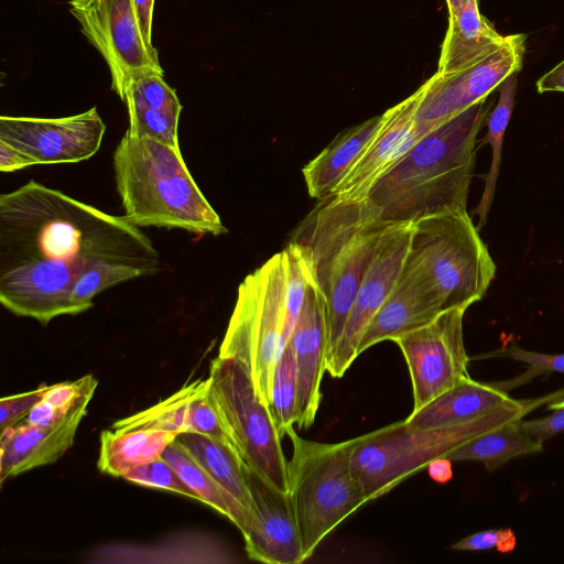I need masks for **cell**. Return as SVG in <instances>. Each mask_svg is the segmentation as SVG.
I'll return each mask as SVG.
<instances>
[{"label":"cell","mask_w":564,"mask_h":564,"mask_svg":"<svg viewBox=\"0 0 564 564\" xmlns=\"http://www.w3.org/2000/svg\"><path fill=\"white\" fill-rule=\"evenodd\" d=\"M269 409L283 438L296 421V371L292 349L285 345L274 369Z\"/></svg>","instance_id":"cell-30"},{"label":"cell","mask_w":564,"mask_h":564,"mask_svg":"<svg viewBox=\"0 0 564 564\" xmlns=\"http://www.w3.org/2000/svg\"><path fill=\"white\" fill-rule=\"evenodd\" d=\"M113 171L130 224L214 236L227 232L192 177L180 148L126 131L113 153Z\"/></svg>","instance_id":"cell-4"},{"label":"cell","mask_w":564,"mask_h":564,"mask_svg":"<svg viewBox=\"0 0 564 564\" xmlns=\"http://www.w3.org/2000/svg\"><path fill=\"white\" fill-rule=\"evenodd\" d=\"M176 434L160 430H105L100 434L98 469L113 477L161 457Z\"/></svg>","instance_id":"cell-24"},{"label":"cell","mask_w":564,"mask_h":564,"mask_svg":"<svg viewBox=\"0 0 564 564\" xmlns=\"http://www.w3.org/2000/svg\"><path fill=\"white\" fill-rule=\"evenodd\" d=\"M281 253L284 272L285 337L289 340L305 299L310 273L296 245L290 242Z\"/></svg>","instance_id":"cell-32"},{"label":"cell","mask_w":564,"mask_h":564,"mask_svg":"<svg viewBox=\"0 0 564 564\" xmlns=\"http://www.w3.org/2000/svg\"><path fill=\"white\" fill-rule=\"evenodd\" d=\"M105 131L96 107L61 118H0V140L31 155L36 164L85 161L99 150Z\"/></svg>","instance_id":"cell-14"},{"label":"cell","mask_w":564,"mask_h":564,"mask_svg":"<svg viewBox=\"0 0 564 564\" xmlns=\"http://www.w3.org/2000/svg\"><path fill=\"white\" fill-rule=\"evenodd\" d=\"M48 386L0 400V434L17 425L45 395Z\"/></svg>","instance_id":"cell-37"},{"label":"cell","mask_w":564,"mask_h":564,"mask_svg":"<svg viewBox=\"0 0 564 564\" xmlns=\"http://www.w3.org/2000/svg\"><path fill=\"white\" fill-rule=\"evenodd\" d=\"M122 478L139 486L173 491L199 501V497L162 457L131 468Z\"/></svg>","instance_id":"cell-34"},{"label":"cell","mask_w":564,"mask_h":564,"mask_svg":"<svg viewBox=\"0 0 564 564\" xmlns=\"http://www.w3.org/2000/svg\"><path fill=\"white\" fill-rule=\"evenodd\" d=\"M127 108L129 115L128 132L180 148L178 119L135 104H127Z\"/></svg>","instance_id":"cell-33"},{"label":"cell","mask_w":564,"mask_h":564,"mask_svg":"<svg viewBox=\"0 0 564 564\" xmlns=\"http://www.w3.org/2000/svg\"><path fill=\"white\" fill-rule=\"evenodd\" d=\"M286 343L284 272L279 252L239 284L218 356L239 360L269 406L274 369Z\"/></svg>","instance_id":"cell-8"},{"label":"cell","mask_w":564,"mask_h":564,"mask_svg":"<svg viewBox=\"0 0 564 564\" xmlns=\"http://www.w3.org/2000/svg\"><path fill=\"white\" fill-rule=\"evenodd\" d=\"M445 311L433 284L422 268L406 256L400 275L378 310L358 346V356L383 340L421 328Z\"/></svg>","instance_id":"cell-18"},{"label":"cell","mask_w":564,"mask_h":564,"mask_svg":"<svg viewBox=\"0 0 564 564\" xmlns=\"http://www.w3.org/2000/svg\"><path fill=\"white\" fill-rule=\"evenodd\" d=\"M147 275L143 270L120 262H100L85 270L75 281L70 291V305L74 315L93 306V299L101 291L120 282Z\"/></svg>","instance_id":"cell-29"},{"label":"cell","mask_w":564,"mask_h":564,"mask_svg":"<svg viewBox=\"0 0 564 564\" xmlns=\"http://www.w3.org/2000/svg\"><path fill=\"white\" fill-rule=\"evenodd\" d=\"M88 404L82 403L56 422L45 425L18 423L0 434L1 484L61 458L73 446Z\"/></svg>","instance_id":"cell-19"},{"label":"cell","mask_w":564,"mask_h":564,"mask_svg":"<svg viewBox=\"0 0 564 564\" xmlns=\"http://www.w3.org/2000/svg\"><path fill=\"white\" fill-rule=\"evenodd\" d=\"M252 517L242 534L249 558L269 564H300L304 554L289 492L269 484L246 465Z\"/></svg>","instance_id":"cell-17"},{"label":"cell","mask_w":564,"mask_h":564,"mask_svg":"<svg viewBox=\"0 0 564 564\" xmlns=\"http://www.w3.org/2000/svg\"><path fill=\"white\" fill-rule=\"evenodd\" d=\"M466 0H446L448 15L455 14Z\"/></svg>","instance_id":"cell-44"},{"label":"cell","mask_w":564,"mask_h":564,"mask_svg":"<svg viewBox=\"0 0 564 564\" xmlns=\"http://www.w3.org/2000/svg\"><path fill=\"white\" fill-rule=\"evenodd\" d=\"M292 444L288 460L289 496L297 524L304 560L368 499L351 469L356 437L322 443L286 432Z\"/></svg>","instance_id":"cell-6"},{"label":"cell","mask_w":564,"mask_h":564,"mask_svg":"<svg viewBox=\"0 0 564 564\" xmlns=\"http://www.w3.org/2000/svg\"><path fill=\"white\" fill-rule=\"evenodd\" d=\"M525 51V34L506 35L502 44L480 61L426 79L415 112L420 139L489 97L509 76L519 74Z\"/></svg>","instance_id":"cell-10"},{"label":"cell","mask_w":564,"mask_h":564,"mask_svg":"<svg viewBox=\"0 0 564 564\" xmlns=\"http://www.w3.org/2000/svg\"><path fill=\"white\" fill-rule=\"evenodd\" d=\"M134 265L151 275L160 254L126 217L107 214L33 180L0 196V302L46 325L74 315L75 281L100 262Z\"/></svg>","instance_id":"cell-1"},{"label":"cell","mask_w":564,"mask_h":564,"mask_svg":"<svg viewBox=\"0 0 564 564\" xmlns=\"http://www.w3.org/2000/svg\"><path fill=\"white\" fill-rule=\"evenodd\" d=\"M412 224H390L381 234L360 283L343 334L326 362L341 378L358 357V346L371 319L392 291L405 262Z\"/></svg>","instance_id":"cell-13"},{"label":"cell","mask_w":564,"mask_h":564,"mask_svg":"<svg viewBox=\"0 0 564 564\" xmlns=\"http://www.w3.org/2000/svg\"><path fill=\"white\" fill-rule=\"evenodd\" d=\"M517 75L513 74L506 78L503 83L498 87L499 99L494 109L488 113L486 119L487 133L480 140L479 147L489 143L492 150V159L489 167V172L485 178V188L478 204V207L474 210L478 215V230L486 224L488 212L491 207L497 178L499 174L501 163V151L502 142L506 129L510 121L517 93Z\"/></svg>","instance_id":"cell-27"},{"label":"cell","mask_w":564,"mask_h":564,"mask_svg":"<svg viewBox=\"0 0 564 564\" xmlns=\"http://www.w3.org/2000/svg\"><path fill=\"white\" fill-rule=\"evenodd\" d=\"M98 380L93 375H86L74 381H65L48 386L43 401L56 413L64 417L84 402H90Z\"/></svg>","instance_id":"cell-35"},{"label":"cell","mask_w":564,"mask_h":564,"mask_svg":"<svg viewBox=\"0 0 564 564\" xmlns=\"http://www.w3.org/2000/svg\"><path fill=\"white\" fill-rule=\"evenodd\" d=\"M175 441L218 485L235 497L252 517V497L246 464L230 446L204 434L185 432Z\"/></svg>","instance_id":"cell-23"},{"label":"cell","mask_w":564,"mask_h":564,"mask_svg":"<svg viewBox=\"0 0 564 564\" xmlns=\"http://www.w3.org/2000/svg\"><path fill=\"white\" fill-rule=\"evenodd\" d=\"M495 98L475 104L422 137L367 197L387 224H412L452 210H467L477 135Z\"/></svg>","instance_id":"cell-2"},{"label":"cell","mask_w":564,"mask_h":564,"mask_svg":"<svg viewBox=\"0 0 564 564\" xmlns=\"http://www.w3.org/2000/svg\"><path fill=\"white\" fill-rule=\"evenodd\" d=\"M465 312L462 307L445 310L427 325L394 340L411 377L413 411L470 377L463 333Z\"/></svg>","instance_id":"cell-12"},{"label":"cell","mask_w":564,"mask_h":564,"mask_svg":"<svg viewBox=\"0 0 564 564\" xmlns=\"http://www.w3.org/2000/svg\"><path fill=\"white\" fill-rule=\"evenodd\" d=\"M516 543V535L511 529H489L468 535L453 544L452 547L458 551L497 549L501 553H508L514 549Z\"/></svg>","instance_id":"cell-38"},{"label":"cell","mask_w":564,"mask_h":564,"mask_svg":"<svg viewBox=\"0 0 564 564\" xmlns=\"http://www.w3.org/2000/svg\"><path fill=\"white\" fill-rule=\"evenodd\" d=\"M538 93L563 91L564 93V61L544 74L536 82Z\"/></svg>","instance_id":"cell-42"},{"label":"cell","mask_w":564,"mask_h":564,"mask_svg":"<svg viewBox=\"0 0 564 564\" xmlns=\"http://www.w3.org/2000/svg\"><path fill=\"white\" fill-rule=\"evenodd\" d=\"M161 457L199 497L200 502L227 517L242 534L248 530L251 516L247 509L199 467L175 440L166 446Z\"/></svg>","instance_id":"cell-26"},{"label":"cell","mask_w":564,"mask_h":564,"mask_svg":"<svg viewBox=\"0 0 564 564\" xmlns=\"http://www.w3.org/2000/svg\"><path fill=\"white\" fill-rule=\"evenodd\" d=\"M203 379L183 386L178 391L159 403L113 422L111 430H160L176 435L187 432L191 401Z\"/></svg>","instance_id":"cell-28"},{"label":"cell","mask_w":564,"mask_h":564,"mask_svg":"<svg viewBox=\"0 0 564 564\" xmlns=\"http://www.w3.org/2000/svg\"><path fill=\"white\" fill-rule=\"evenodd\" d=\"M430 477L440 484H445L452 479V460L446 457H440L427 465Z\"/></svg>","instance_id":"cell-43"},{"label":"cell","mask_w":564,"mask_h":564,"mask_svg":"<svg viewBox=\"0 0 564 564\" xmlns=\"http://www.w3.org/2000/svg\"><path fill=\"white\" fill-rule=\"evenodd\" d=\"M564 390L539 399L516 400L471 421L434 429H416L404 420L356 437L351 469L368 501L468 441L508 422L523 419Z\"/></svg>","instance_id":"cell-5"},{"label":"cell","mask_w":564,"mask_h":564,"mask_svg":"<svg viewBox=\"0 0 564 564\" xmlns=\"http://www.w3.org/2000/svg\"><path fill=\"white\" fill-rule=\"evenodd\" d=\"M286 344L292 349L296 371L295 425L299 430H306L313 425L321 404V384L328 355L327 303L311 275L301 312Z\"/></svg>","instance_id":"cell-16"},{"label":"cell","mask_w":564,"mask_h":564,"mask_svg":"<svg viewBox=\"0 0 564 564\" xmlns=\"http://www.w3.org/2000/svg\"><path fill=\"white\" fill-rule=\"evenodd\" d=\"M69 11L107 63L111 88L121 100L134 75L144 70L163 74L158 51L142 36L131 0H70Z\"/></svg>","instance_id":"cell-11"},{"label":"cell","mask_w":564,"mask_h":564,"mask_svg":"<svg viewBox=\"0 0 564 564\" xmlns=\"http://www.w3.org/2000/svg\"><path fill=\"white\" fill-rule=\"evenodd\" d=\"M479 358H509L514 361L527 364L530 368L527 373L529 379L541 372H560L564 373V354H543L527 350L518 346L514 341L506 345L497 350L482 354Z\"/></svg>","instance_id":"cell-36"},{"label":"cell","mask_w":564,"mask_h":564,"mask_svg":"<svg viewBox=\"0 0 564 564\" xmlns=\"http://www.w3.org/2000/svg\"><path fill=\"white\" fill-rule=\"evenodd\" d=\"M422 93L423 85L382 113L378 130L348 169L332 196L348 202L366 199L373 186L415 145L420 140L415 127V112Z\"/></svg>","instance_id":"cell-15"},{"label":"cell","mask_w":564,"mask_h":564,"mask_svg":"<svg viewBox=\"0 0 564 564\" xmlns=\"http://www.w3.org/2000/svg\"><path fill=\"white\" fill-rule=\"evenodd\" d=\"M479 0H466L448 15V28L441 46L436 73L446 75L465 68L498 48L505 41L485 17Z\"/></svg>","instance_id":"cell-21"},{"label":"cell","mask_w":564,"mask_h":564,"mask_svg":"<svg viewBox=\"0 0 564 564\" xmlns=\"http://www.w3.org/2000/svg\"><path fill=\"white\" fill-rule=\"evenodd\" d=\"M508 422L460 445L444 457L453 460H476L494 470L512 458L539 453L543 444L533 440L518 424Z\"/></svg>","instance_id":"cell-25"},{"label":"cell","mask_w":564,"mask_h":564,"mask_svg":"<svg viewBox=\"0 0 564 564\" xmlns=\"http://www.w3.org/2000/svg\"><path fill=\"white\" fill-rule=\"evenodd\" d=\"M31 165H36L35 160L17 149L4 140H0V171L14 172Z\"/></svg>","instance_id":"cell-40"},{"label":"cell","mask_w":564,"mask_h":564,"mask_svg":"<svg viewBox=\"0 0 564 564\" xmlns=\"http://www.w3.org/2000/svg\"><path fill=\"white\" fill-rule=\"evenodd\" d=\"M122 101L135 104L180 119L182 105L175 90L163 79V74L144 70L128 83Z\"/></svg>","instance_id":"cell-31"},{"label":"cell","mask_w":564,"mask_h":564,"mask_svg":"<svg viewBox=\"0 0 564 564\" xmlns=\"http://www.w3.org/2000/svg\"><path fill=\"white\" fill-rule=\"evenodd\" d=\"M550 410L564 406V392L547 403Z\"/></svg>","instance_id":"cell-45"},{"label":"cell","mask_w":564,"mask_h":564,"mask_svg":"<svg viewBox=\"0 0 564 564\" xmlns=\"http://www.w3.org/2000/svg\"><path fill=\"white\" fill-rule=\"evenodd\" d=\"M382 115L339 133L318 155L303 167V176L311 197L333 195L336 186L378 130Z\"/></svg>","instance_id":"cell-22"},{"label":"cell","mask_w":564,"mask_h":564,"mask_svg":"<svg viewBox=\"0 0 564 564\" xmlns=\"http://www.w3.org/2000/svg\"><path fill=\"white\" fill-rule=\"evenodd\" d=\"M505 382L484 383L470 377L443 392L404 420L416 429H434L465 423L510 403Z\"/></svg>","instance_id":"cell-20"},{"label":"cell","mask_w":564,"mask_h":564,"mask_svg":"<svg viewBox=\"0 0 564 564\" xmlns=\"http://www.w3.org/2000/svg\"><path fill=\"white\" fill-rule=\"evenodd\" d=\"M208 394L242 462L269 484L289 492L282 437L247 368L236 358L217 356L210 364Z\"/></svg>","instance_id":"cell-9"},{"label":"cell","mask_w":564,"mask_h":564,"mask_svg":"<svg viewBox=\"0 0 564 564\" xmlns=\"http://www.w3.org/2000/svg\"><path fill=\"white\" fill-rule=\"evenodd\" d=\"M519 426L533 440L543 444L545 441L564 432V406L554 409L550 415L525 421H518Z\"/></svg>","instance_id":"cell-39"},{"label":"cell","mask_w":564,"mask_h":564,"mask_svg":"<svg viewBox=\"0 0 564 564\" xmlns=\"http://www.w3.org/2000/svg\"><path fill=\"white\" fill-rule=\"evenodd\" d=\"M408 256L426 274L445 310H467L495 278L496 265L467 210L412 223Z\"/></svg>","instance_id":"cell-7"},{"label":"cell","mask_w":564,"mask_h":564,"mask_svg":"<svg viewBox=\"0 0 564 564\" xmlns=\"http://www.w3.org/2000/svg\"><path fill=\"white\" fill-rule=\"evenodd\" d=\"M134 15L145 43L152 44V19L154 0H131Z\"/></svg>","instance_id":"cell-41"},{"label":"cell","mask_w":564,"mask_h":564,"mask_svg":"<svg viewBox=\"0 0 564 564\" xmlns=\"http://www.w3.org/2000/svg\"><path fill=\"white\" fill-rule=\"evenodd\" d=\"M387 224L368 198H322L291 242L297 246L313 281L323 292L328 315V357L346 325L376 245ZM327 362V361H326Z\"/></svg>","instance_id":"cell-3"}]
</instances>
